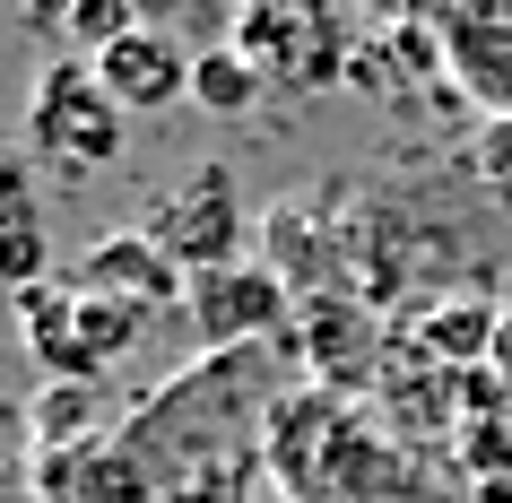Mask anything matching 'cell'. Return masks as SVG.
I'll list each match as a JSON object with an SVG mask.
<instances>
[{
  "label": "cell",
  "mask_w": 512,
  "mask_h": 503,
  "mask_svg": "<svg viewBox=\"0 0 512 503\" xmlns=\"http://www.w3.org/2000/svg\"><path fill=\"white\" fill-rule=\"evenodd\" d=\"M53 278V235L35 209V183L18 157H0V295H27Z\"/></svg>",
  "instance_id": "cell-14"
},
{
  "label": "cell",
  "mask_w": 512,
  "mask_h": 503,
  "mask_svg": "<svg viewBox=\"0 0 512 503\" xmlns=\"http://www.w3.org/2000/svg\"><path fill=\"white\" fill-rule=\"evenodd\" d=\"M96 399L105 382H35V451H70V443H96Z\"/></svg>",
  "instance_id": "cell-16"
},
{
  "label": "cell",
  "mask_w": 512,
  "mask_h": 503,
  "mask_svg": "<svg viewBox=\"0 0 512 503\" xmlns=\"http://www.w3.org/2000/svg\"><path fill=\"white\" fill-rule=\"evenodd\" d=\"M443 61H452V87L486 122H512V0H452Z\"/></svg>",
  "instance_id": "cell-8"
},
{
  "label": "cell",
  "mask_w": 512,
  "mask_h": 503,
  "mask_svg": "<svg viewBox=\"0 0 512 503\" xmlns=\"http://www.w3.org/2000/svg\"><path fill=\"white\" fill-rule=\"evenodd\" d=\"M9 304H18V330H27V356L44 365V382H105L96 347L79 339V295H70V278H44V287L9 295Z\"/></svg>",
  "instance_id": "cell-12"
},
{
  "label": "cell",
  "mask_w": 512,
  "mask_h": 503,
  "mask_svg": "<svg viewBox=\"0 0 512 503\" xmlns=\"http://www.w3.org/2000/svg\"><path fill=\"white\" fill-rule=\"evenodd\" d=\"M391 339H400L391 313H374L365 295H313V304H296V330H287L304 382H322V391H339V399H374L382 391Z\"/></svg>",
  "instance_id": "cell-5"
},
{
  "label": "cell",
  "mask_w": 512,
  "mask_h": 503,
  "mask_svg": "<svg viewBox=\"0 0 512 503\" xmlns=\"http://www.w3.org/2000/svg\"><path fill=\"white\" fill-rule=\"evenodd\" d=\"M452 477H460V486H486V477H512V382H504V373H495V365L460 373Z\"/></svg>",
  "instance_id": "cell-11"
},
{
  "label": "cell",
  "mask_w": 512,
  "mask_h": 503,
  "mask_svg": "<svg viewBox=\"0 0 512 503\" xmlns=\"http://www.w3.org/2000/svg\"><path fill=\"white\" fill-rule=\"evenodd\" d=\"M261 261L278 269V287L313 304V295H356L348 269V183H313L296 200H278L261 217Z\"/></svg>",
  "instance_id": "cell-4"
},
{
  "label": "cell",
  "mask_w": 512,
  "mask_h": 503,
  "mask_svg": "<svg viewBox=\"0 0 512 503\" xmlns=\"http://www.w3.org/2000/svg\"><path fill=\"white\" fill-rule=\"evenodd\" d=\"M27 148L53 174H96V165L122 157V105H113L96 70L79 53H53L35 70V96H27Z\"/></svg>",
  "instance_id": "cell-2"
},
{
  "label": "cell",
  "mask_w": 512,
  "mask_h": 503,
  "mask_svg": "<svg viewBox=\"0 0 512 503\" xmlns=\"http://www.w3.org/2000/svg\"><path fill=\"white\" fill-rule=\"evenodd\" d=\"M356 417H365V399H339V391H322V382L278 391L270 417H261V469L278 477V495L287 503H330L339 451H348Z\"/></svg>",
  "instance_id": "cell-3"
},
{
  "label": "cell",
  "mask_w": 512,
  "mask_h": 503,
  "mask_svg": "<svg viewBox=\"0 0 512 503\" xmlns=\"http://www.w3.org/2000/svg\"><path fill=\"white\" fill-rule=\"evenodd\" d=\"M122 35H139V0H61V53H113Z\"/></svg>",
  "instance_id": "cell-17"
},
{
  "label": "cell",
  "mask_w": 512,
  "mask_h": 503,
  "mask_svg": "<svg viewBox=\"0 0 512 503\" xmlns=\"http://www.w3.org/2000/svg\"><path fill=\"white\" fill-rule=\"evenodd\" d=\"M469 191L512 226V122H478V139H469Z\"/></svg>",
  "instance_id": "cell-18"
},
{
  "label": "cell",
  "mask_w": 512,
  "mask_h": 503,
  "mask_svg": "<svg viewBox=\"0 0 512 503\" xmlns=\"http://www.w3.org/2000/svg\"><path fill=\"white\" fill-rule=\"evenodd\" d=\"M495 321H504V304H495V295H443V304H426V313L391 321V330H400L417 356H434V365L478 373L486 356H495Z\"/></svg>",
  "instance_id": "cell-13"
},
{
  "label": "cell",
  "mask_w": 512,
  "mask_h": 503,
  "mask_svg": "<svg viewBox=\"0 0 512 503\" xmlns=\"http://www.w3.org/2000/svg\"><path fill=\"white\" fill-rule=\"evenodd\" d=\"M61 278H70L79 295H105V304H131V313H148V321H157L165 304H183V287H191L183 269H174V261L157 252V235H148V226H122V235L87 243V261H70Z\"/></svg>",
  "instance_id": "cell-9"
},
{
  "label": "cell",
  "mask_w": 512,
  "mask_h": 503,
  "mask_svg": "<svg viewBox=\"0 0 512 503\" xmlns=\"http://www.w3.org/2000/svg\"><path fill=\"white\" fill-rule=\"evenodd\" d=\"M261 96H270V87H261V70H252L235 44H209V53H191V105H200V113H217V122H243Z\"/></svg>",
  "instance_id": "cell-15"
},
{
  "label": "cell",
  "mask_w": 512,
  "mask_h": 503,
  "mask_svg": "<svg viewBox=\"0 0 512 503\" xmlns=\"http://www.w3.org/2000/svg\"><path fill=\"white\" fill-rule=\"evenodd\" d=\"M87 70H96V87H105L122 113H165V105H183V96H191V53L174 44V35H157V27L122 35V44L96 53Z\"/></svg>",
  "instance_id": "cell-10"
},
{
  "label": "cell",
  "mask_w": 512,
  "mask_h": 503,
  "mask_svg": "<svg viewBox=\"0 0 512 503\" xmlns=\"http://www.w3.org/2000/svg\"><path fill=\"white\" fill-rule=\"evenodd\" d=\"M183 313L200 330V347H270L296 330V295L278 287L270 261H226V269H200L183 287Z\"/></svg>",
  "instance_id": "cell-7"
},
{
  "label": "cell",
  "mask_w": 512,
  "mask_h": 503,
  "mask_svg": "<svg viewBox=\"0 0 512 503\" xmlns=\"http://www.w3.org/2000/svg\"><path fill=\"white\" fill-rule=\"evenodd\" d=\"M365 9H374V0H365Z\"/></svg>",
  "instance_id": "cell-22"
},
{
  "label": "cell",
  "mask_w": 512,
  "mask_h": 503,
  "mask_svg": "<svg viewBox=\"0 0 512 503\" xmlns=\"http://www.w3.org/2000/svg\"><path fill=\"white\" fill-rule=\"evenodd\" d=\"M469 503H512V477H486V486H469Z\"/></svg>",
  "instance_id": "cell-21"
},
{
  "label": "cell",
  "mask_w": 512,
  "mask_h": 503,
  "mask_svg": "<svg viewBox=\"0 0 512 503\" xmlns=\"http://www.w3.org/2000/svg\"><path fill=\"white\" fill-rule=\"evenodd\" d=\"M148 235H157V252L183 278L243 261V183H235V165H191L183 183L148 209Z\"/></svg>",
  "instance_id": "cell-6"
},
{
  "label": "cell",
  "mask_w": 512,
  "mask_h": 503,
  "mask_svg": "<svg viewBox=\"0 0 512 503\" xmlns=\"http://www.w3.org/2000/svg\"><path fill=\"white\" fill-rule=\"evenodd\" d=\"M79 295V287H70ZM79 339L96 347V365H122L139 339H148V313H131V304H105V295H79Z\"/></svg>",
  "instance_id": "cell-19"
},
{
  "label": "cell",
  "mask_w": 512,
  "mask_h": 503,
  "mask_svg": "<svg viewBox=\"0 0 512 503\" xmlns=\"http://www.w3.org/2000/svg\"><path fill=\"white\" fill-rule=\"evenodd\" d=\"M486 365H495V373L512 382V304H504V321H495V356H486Z\"/></svg>",
  "instance_id": "cell-20"
},
{
  "label": "cell",
  "mask_w": 512,
  "mask_h": 503,
  "mask_svg": "<svg viewBox=\"0 0 512 503\" xmlns=\"http://www.w3.org/2000/svg\"><path fill=\"white\" fill-rule=\"evenodd\" d=\"M270 96H322V87L348 79L356 35L339 0H235V27H226Z\"/></svg>",
  "instance_id": "cell-1"
}]
</instances>
